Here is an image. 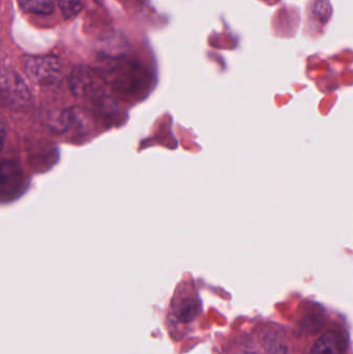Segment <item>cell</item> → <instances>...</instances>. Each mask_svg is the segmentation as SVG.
<instances>
[{
	"mask_svg": "<svg viewBox=\"0 0 353 354\" xmlns=\"http://www.w3.org/2000/svg\"><path fill=\"white\" fill-rule=\"evenodd\" d=\"M23 174L20 168L12 161L3 160L1 164V185L2 196L14 195L22 185Z\"/></svg>",
	"mask_w": 353,
	"mask_h": 354,
	"instance_id": "5b68a950",
	"label": "cell"
},
{
	"mask_svg": "<svg viewBox=\"0 0 353 354\" xmlns=\"http://www.w3.org/2000/svg\"><path fill=\"white\" fill-rule=\"evenodd\" d=\"M50 128L56 134L74 133L83 136L90 132L93 122L89 114L82 108L70 107L54 114L50 118Z\"/></svg>",
	"mask_w": 353,
	"mask_h": 354,
	"instance_id": "3957f363",
	"label": "cell"
},
{
	"mask_svg": "<svg viewBox=\"0 0 353 354\" xmlns=\"http://www.w3.org/2000/svg\"><path fill=\"white\" fill-rule=\"evenodd\" d=\"M23 64L29 80L39 86H52L61 78V62L55 56L25 57Z\"/></svg>",
	"mask_w": 353,
	"mask_h": 354,
	"instance_id": "6da1fadb",
	"label": "cell"
},
{
	"mask_svg": "<svg viewBox=\"0 0 353 354\" xmlns=\"http://www.w3.org/2000/svg\"><path fill=\"white\" fill-rule=\"evenodd\" d=\"M2 97L10 109H21L31 101V93L17 73L2 75Z\"/></svg>",
	"mask_w": 353,
	"mask_h": 354,
	"instance_id": "277c9868",
	"label": "cell"
},
{
	"mask_svg": "<svg viewBox=\"0 0 353 354\" xmlns=\"http://www.w3.org/2000/svg\"><path fill=\"white\" fill-rule=\"evenodd\" d=\"M58 6L64 18L72 19L82 10L83 0H58Z\"/></svg>",
	"mask_w": 353,
	"mask_h": 354,
	"instance_id": "ba28073f",
	"label": "cell"
},
{
	"mask_svg": "<svg viewBox=\"0 0 353 354\" xmlns=\"http://www.w3.org/2000/svg\"><path fill=\"white\" fill-rule=\"evenodd\" d=\"M24 12L35 15H49L54 10V0H18Z\"/></svg>",
	"mask_w": 353,
	"mask_h": 354,
	"instance_id": "52a82bcc",
	"label": "cell"
},
{
	"mask_svg": "<svg viewBox=\"0 0 353 354\" xmlns=\"http://www.w3.org/2000/svg\"><path fill=\"white\" fill-rule=\"evenodd\" d=\"M238 354H258V353H238Z\"/></svg>",
	"mask_w": 353,
	"mask_h": 354,
	"instance_id": "9c48e42d",
	"label": "cell"
},
{
	"mask_svg": "<svg viewBox=\"0 0 353 354\" xmlns=\"http://www.w3.org/2000/svg\"><path fill=\"white\" fill-rule=\"evenodd\" d=\"M70 91L79 99L93 100L95 106L105 99L101 77L86 66H78L70 73L68 79Z\"/></svg>",
	"mask_w": 353,
	"mask_h": 354,
	"instance_id": "7a4b0ae2",
	"label": "cell"
},
{
	"mask_svg": "<svg viewBox=\"0 0 353 354\" xmlns=\"http://www.w3.org/2000/svg\"><path fill=\"white\" fill-rule=\"evenodd\" d=\"M344 343L341 335L329 330L317 339L310 354H343Z\"/></svg>",
	"mask_w": 353,
	"mask_h": 354,
	"instance_id": "8992f818",
	"label": "cell"
}]
</instances>
